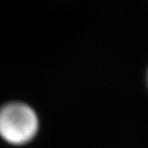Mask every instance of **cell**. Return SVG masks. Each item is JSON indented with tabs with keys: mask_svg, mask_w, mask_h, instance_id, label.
Returning a JSON list of instances; mask_svg holds the SVG:
<instances>
[{
	"mask_svg": "<svg viewBox=\"0 0 148 148\" xmlns=\"http://www.w3.org/2000/svg\"><path fill=\"white\" fill-rule=\"evenodd\" d=\"M147 86H148V71H147Z\"/></svg>",
	"mask_w": 148,
	"mask_h": 148,
	"instance_id": "obj_2",
	"label": "cell"
},
{
	"mask_svg": "<svg viewBox=\"0 0 148 148\" xmlns=\"http://www.w3.org/2000/svg\"><path fill=\"white\" fill-rule=\"evenodd\" d=\"M39 131L35 110L21 101L7 102L0 107V138L12 146L30 143Z\"/></svg>",
	"mask_w": 148,
	"mask_h": 148,
	"instance_id": "obj_1",
	"label": "cell"
}]
</instances>
